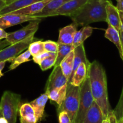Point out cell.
Segmentation results:
<instances>
[{"instance_id":"cell-1","label":"cell","mask_w":123,"mask_h":123,"mask_svg":"<svg viewBox=\"0 0 123 123\" xmlns=\"http://www.w3.org/2000/svg\"><path fill=\"white\" fill-rule=\"evenodd\" d=\"M88 77L94 101L100 107L106 118L113 110L109 102L106 71L102 65L96 60L89 64Z\"/></svg>"},{"instance_id":"cell-2","label":"cell","mask_w":123,"mask_h":123,"mask_svg":"<svg viewBox=\"0 0 123 123\" xmlns=\"http://www.w3.org/2000/svg\"><path fill=\"white\" fill-rule=\"evenodd\" d=\"M109 0H88L77 12L70 16L77 26H88L97 22H106V5Z\"/></svg>"},{"instance_id":"cell-3","label":"cell","mask_w":123,"mask_h":123,"mask_svg":"<svg viewBox=\"0 0 123 123\" xmlns=\"http://www.w3.org/2000/svg\"><path fill=\"white\" fill-rule=\"evenodd\" d=\"M20 99V94L10 91H5L3 92L0 100V112L8 123H16Z\"/></svg>"},{"instance_id":"cell-4","label":"cell","mask_w":123,"mask_h":123,"mask_svg":"<svg viewBox=\"0 0 123 123\" xmlns=\"http://www.w3.org/2000/svg\"><path fill=\"white\" fill-rule=\"evenodd\" d=\"M80 86H75L68 83L66 97L62 104L58 107L57 113L65 111L68 113L71 123H75V119L79 109Z\"/></svg>"},{"instance_id":"cell-5","label":"cell","mask_w":123,"mask_h":123,"mask_svg":"<svg viewBox=\"0 0 123 123\" xmlns=\"http://www.w3.org/2000/svg\"><path fill=\"white\" fill-rule=\"evenodd\" d=\"M94 100L88 75L84 82L80 86L79 109L75 119V123H83L86 114Z\"/></svg>"},{"instance_id":"cell-6","label":"cell","mask_w":123,"mask_h":123,"mask_svg":"<svg viewBox=\"0 0 123 123\" xmlns=\"http://www.w3.org/2000/svg\"><path fill=\"white\" fill-rule=\"evenodd\" d=\"M34 36V35H32L21 42L11 44L0 50V62H12L13 59L18 56L22 52L28 48L30 43L33 42Z\"/></svg>"},{"instance_id":"cell-7","label":"cell","mask_w":123,"mask_h":123,"mask_svg":"<svg viewBox=\"0 0 123 123\" xmlns=\"http://www.w3.org/2000/svg\"><path fill=\"white\" fill-rule=\"evenodd\" d=\"M41 21V19L30 20L29 24L25 27L14 32L8 33L6 39L12 44L21 42L32 35H34L35 32L38 30Z\"/></svg>"},{"instance_id":"cell-8","label":"cell","mask_w":123,"mask_h":123,"mask_svg":"<svg viewBox=\"0 0 123 123\" xmlns=\"http://www.w3.org/2000/svg\"><path fill=\"white\" fill-rule=\"evenodd\" d=\"M68 83V80L63 73L60 66H54V69L47 80L45 92H48L53 89L60 88L67 85Z\"/></svg>"},{"instance_id":"cell-9","label":"cell","mask_w":123,"mask_h":123,"mask_svg":"<svg viewBox=\"0 0 123 123\" xmlns=\"http://www.w3.org/2000/svg\"><path fill=\"white\" fill-rule=\"evenodd\" d=\"M38 19L33 16L20 15V14H8L1 15L0 16V28L4 29L14 25H19L25 22H29L30 20Z\"/></svg>"},{"instance_id":"cell-10","label":"cell","mask_w":123,"mask_h":123,"mask_svg":"<svg viewBox=\"0 0 123 123\" xmlns=\"http://www.w3.org/2000/svg\"><path fill=\"white\" fill-rule=\"evenodd\" d=\"M88 1V0H70L58 8L53 13L52 16L59 15L70 16L80 9Z\"/></svg>"},{"instance_id":"cell-11","label":"cell","mask_w":123,"mask_h":123,"mask_svg":"<svg viewBox=\"0 0 123 123\" xmlns=\"http://www.w3.org/2000/svg\"><path fill=\"white\" fill-rule=\"evenodd\" d=\"M104 118L101 108L94 100L88 109L82 123H102Z\"/></svg>"},{"instance_id":"cell-12","label":"cell","mask_w":123,"mask_h":123,"mask_svg":"<svg viewBox=\"0 0 123 123\" xmlns=\"http://www.w3.org/2000/svg\"><path fill=\"white\" fill-rule=\"evenodd\" d=\"M106 22L109 25L120 31V18H119V12L116 6L112 4L110 1L109 0L106 5Z\"/></svg>"},{"instance_id":"cell-13","label":"cell","mask_w":123,"mask_h":123,"mask_svg":"<svg viewBox=\"0 0 123 123\" xmlns=\"http://www.w3.org/2000/svg\"><path fill=\"white\" fill-rule=\"evenodd\" d=\"M69 1H70V0H51L41 12L32 16L34 18H37V19H41L42 18L52 16L53 13L58 8H60L64 4H65Z\"/></svg>"},{"instance_id":"cell-14","label":"cell","mask_w":123,"mask_h":123,"mask_svg":"<svg viewBox=\"0 0 123 123\" xmlns=\"http://www.w3.org/2000/svg\"><path fill=\"white\" fill-rule=\"evenodd\" d=\"M77 31V25L74 23L62 28L59 30L57 43L72 44L73 43L75 34Z\"/></svg>"},{"instance_id":"cell-15","label":"cell","mask_w":123,"mask_h":123,"mask_svg":"<svg viewBox=\"0 0 123 123\" xmlns=\"http://www.w3.org/2000/svg\"><path fill=\"white\" fill-rule=\"evenodd\" d=\"M48 99L49 98H48L47 94L46 92H44L37 98L30 102V104L31 105L34 109L37 123L40 122L43 118L45 107Z\"/></svg>"},{"instance_id":"cell-16","label":"cell","mask_w":123,"mask_h":123,"mask_svg":"<svg viewBox=\"0 0 123 123\" xmlns=\"http://www.w3.org/2000/svg\"><path fill=\"white\" fill-rule=\"evenodd\" d=\"M50 1L51 0H42V1H38V2L32 4L27 7L20 8V9L14 11L10 13L20 14V15L32 16L41 12Z\"/></svg>"},{"instance_id":"cell-17","label":"cell","mask_w":123,"mask_h":123,"mask_svg":"<svg viewBox=\"0 0 123 123\" xmlns=\"http://www.w3.org/2000/svg\"><path fill=\"white\" fill-rule=\"evenodd\" d=\"M20 123H37L34 111L30 103H24L19 108Z\"/></svg>"},{"instance_id":"cell-18","label":"cell","mask_w":123,"mask_h":123,"mask_svg":"<svg viewBox=\"0 0 123 123\" xmlns=\"http://www.w3.org/2000/svg\"><path fill=\"white\" fill-rule=\"evenodd\" d=\"M74 58L73 70H72V74H71V77H70V79L69 80L68 83H69L71 82V78H72L74 73V72H75L77 67L79 66V65L81 63L84 62L88 66H89L90 63L86 57L85 49H84V47L83 44L76 47L74 49Z\"/></svg>"},{"instance_id":"cell-19","label":"cell","mask_w":123,"mask_h":123,"mask_svg":"<svg viewBox=\"0 0 123 123\" xmlns=\"http://www.w3.org/2000/svg\"><path fill=\"white\" fill-rule=\"evenodd\" d=\"M88 67L89 66L84 62L81 63L74 73L71 82L68 84H71L75 86H80L88 76Z\"/></svg>"},{"instance_id":"cell-20","label":"cell","mask_w":123,"mask_h":123,"mask_svg":"<svg viewBox=\"0 0 123 123\" xmlns=\"http://www.w3.org/2000/svg\"><path fill=\"white\" fill-rule=\"evenodd\" d=\"M104 37L111 42H112L116 46L117 49L119 51V56L123 61V52L119 31L111 25H108V27L105 31Z\"/></svg>"},{"instance_id":"cell-21","label":"cell","mask_w":123,"mask_h":123,"mask_svg":"<svg viewBox=\"0 0 123 123\" xmlns=\"http://www.w3.org/2000/svg\"><path fill=\"white\" fill-rule=\"evenodd\" d=\"M42 0H16L8 5H6L2 10H0V15L8 14L14 11L26 7L32 4Z\"/></svg>"},{"instance_id":"cell-22","label":"cell","mask_w":123,"mask_h":123,"mask_svg":"<svg viewBox=\"0 0 123 123\" xmlns=\"http://www.w3.org/2000/svg\"><path fill=\"white\" fill-rule=\"evenodd\" d=\"M74 58V52L72 50L62 61L59 65L63 73L67 78L68 81L73 70Z\"/></svg>"},{"instance_id":"cell-23","label":"cell","mask_w":123,"mask_h":123,"mask_svg":"<svg viewBox=\"0 0 123 123\" xmlns=\"http://www.w3.org/2000/svg\"><path fill=\"white\" fill-rule=\"evenodd\" d=\"M67 85L62 86L60 88L53 89L48 92H45L48 95V98L57 103L58 105V107L62 104L66 97Z\"/></svg>"},{"instance_id":"cell-24","label":"cell","mask_w":123,"mask_h":123,"mask_svg":"<svg viewBox=\"0 0 123 123\" xmlns=\"http://www.w3.org/2000/svg\"><path fill=\"white\" fill-rule=\"evenodd\" d=\"M93 28L91 26H84L81 30L77 31L75 34L72 44L74 48L83 44V42L92 35Z\"/></svg>"},{"instance_id":"cell-25","label":"cell","mask_w":123,"mask_h":123,"mask_svg":"<svg viewBox=\"0 0 123 123\" xmlns=\"http://www.w3.org/2000/svg\"><path fill=\"white\" fill-rule=\"evenodd\" d=\"M73 44H66L63 43H58V49L57 52L56 61L54 66H59L63 60L71 52L74 50Z\"/></svg>"},{"instance_id":"cell-26","label":"cell","mask_w":123,"mask_h":123,"mask_svg":"<svg viewBox=\"0 0 123 123\" xmlns=\"http://www.w3.org/2000/svg\"><path fill=\"white\" fill-rule=\"evenodd\" d=\"M31 54L28 50L19 54L15 58L13 59V61L11 62L12 63H11L10 66H9V70L15 69L16 68H17L18 66H19L22 63L30 61V57L31 56Z\"/></svg>"},{"instance_id":"cell-27","label":"cell","mask_w":123,"mask_h":123,"mask_svg":"<svg viewBox=\"0 0 123 123\" xmlns=\"http://www.w3.org/2000/svg\"><path fill=\"white\" fill-rule=\"evenodd\" d=\"M28 50L30 51V54L33 56H37L46 52L43 45V42L40 40L33 42L30 43L28 48Z\"/></svg>"},{"instance_id":"cell-28","label":"cell","mask_w":123,"mask_h":123,"mask_svg":"<svg viewBox=\"0 0 123 123\" xmlns=\"http://www.w3.org/2000/svg\"><path fill=\"white\" fill-rule=\"evenodd\" d=\"M56 56L57 54H55L41 61L38 64V65L41 67V70L42 71H45L51 68L53 66H54L55 61H56Z\"/></svg>"},{"instance_id":"cell-29","label":"cell","mask_w":123,"mask_h":123,"mask_svg":"<svg viewBox=\"0 0 123 123\" xmlns=\"http://www.w3.org/2000/svg\"><path fill=\"white\" fill-rule=\"evenodd\" d=\"M45 50L48 52L57 53L58 49V43L51 40H47L43 42Z\"/></svg>"},{"instance_id":"cell-30","label":"cell","mask_w":123,"mask_h":123,"mask_svg":"<svg viewBox=\"0 0 123 123\" xmlns=\"http://www.w3.org/2000/svg\"><path fill=\"white\" fill-rule=\"evenodd\" d=\"M56 54V53L45 52L39 54V55H37V56H33V61L35 62V63H36L38 64L41 61H42L43 60L45 59L46 58L48 57V56H51V55H54V54Z\"/></svg>"},{"instance_id":"cell-31","label":"cell","mask_w":123,"mask_h":123,"mask_svg":"<svg viewBox=\"0 0 123 123\" xmlns=\"http://www.w3.org/2000/svg\"><path fill=\"white\" fill-rule=\"evenodd\" d=\"M59 123H71V120L68 113L65 111H62L59 113Z\"/></svg>"},{"instance_id":"cell-32","label":"cell","mask_w":123,"mask_h":123,"mask_svg":"<svg viewBox=\"0 0 123 123\" xmlns=\"http://www.w3.org/2000/svg\"><path fill=\"white\" fill-rule=\"evenodd\" d=\"M11 43L10 42H8L7 40L5 38V40H0V50H2L4 48H6V47L8 46L11 45Z\"/></svg>"},{"instance_id":"cell-33","label":"cell","mask_w":123,"mask_h":123,"mask_svg":"<svg viewBox=\"0 0 123 123\" xmlns=\"http://www.w3.org/2000/svg\"><path fill=\"white\" fill-rule=\"evenodd\" d=\"M116 7L119 12H123V0H116Z\"/></svg>"},{"instance_id":"cell-34","label":"cell","mask_w":123,"mask_h":123,"mask_svg":"<svg viewBox=\"0 0 123 123\" xmlns=\"http://www.w3.org/2000/svg\"><path fill=\"white\" fill-rule=\"evenodd\" d=\"M8 33L6 32V31L4 30V29L0 28V40L7 38V36H8Z\"/></svg>"},{"instance_id":"cell-35","label":"cell","mask_w":123,"mask_h":123,"mask_svg":"<svg viewBox=\"0 0 123 123\" xmlns=\"http://www.w3.org/2000/svg\"><path fill=\"white\" fill-rule=\"evenodd\" d=\"M6 61H1L0 62V78L3 76V73H2V70L4 68L5 65H6Z\"/></svg>"},{"instance_id":"cell-36","label":"cell","mask_w":123,"mask_h":123,"mask_svg":"<svg viewBox=\"0 0 123 123\" xmlns=\"http://www.w3.org/2000/svg\"><path fill=\"white\" fill-rule=\"evenodd\" d=\"M120 18V31H123V12H119Z\"/></svg>"},{"instance_id":"cell-37","label":"cell","mask_w":123,"mask_h":123,"mask_svg":"<svg viewBox=\"0 0 123 123\" xmlns=\"http://www.w3.org/2000/svg\"><path fill=\"white\" fill-rule=\"evenodd\" d=\"M0 123H8L7 120L1 115V112H0Z\"/></svg>"},{"instance_id":"cell-38","label":"cell","mask_w":123,"mask_h":123,"mask_svg":"<svg viewBox=\"0 0 123 123\" xmlns=\"http://www.w3.org/2000/svg\"><path fill=\"white\" fill-rule=\"evenodd\" d=\"M6 2L5 0H0V10H2L6 6Z\"/></svg>"},{"instance_id":"cell-39","label":"cell","mask_w":123,"mask_h":123,"mask_svg":"<svg viewBox=\"0 0 123 123\" xmlns=\"http://www.w3.org/2000/svg\"><path fill=\"white\" fill-rule=\"evenodd\" d=\"M119 36H120L121 43L122 49H123V31H119Z\"/></svg>"},{"instance_id":"cell-40","label":"cell","mask_w":123,"mask_h":123,"mask_svg":"<svg viewBox=\"0 0 123 123\" xmlns=\"http://www.w3.org/2000/svg\"><path fill=\"white\" fill-rule=\"evenodd\" d=\"M5 1H6V4L8 5V4H10L12 3V2H14V1H16V0H5Z\"/></svg>"},{"instance_id":"cell-41","label":"cell","mask_w":123,"mask_h":123,"mask_svg":"<svg viewBox=\"0 0 123 123\" xmlns=\"http://www.w3.org/2000/svg\"><path fill=\"white\" fill-rule=\"evenodd\" d=\"M116 122L115 123H122V118H119L116 119Z\"/></svg>"},{"instance_id":"cell-42","label":"cell","mask_w":123,"mask_h":123,"mask_svg":"<svg viewBox=\"0 0 123 123\" xmlns=\"http://www.w3.org/2000/svg\"><path fill=\"white\" fill-rule=\"evenodd\" d=\"M0 16H1V15H0Z\"/></svg>"}]
</instances>
